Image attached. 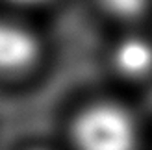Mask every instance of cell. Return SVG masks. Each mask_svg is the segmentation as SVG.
<instances>
[{
	"mask_svg": "<svg viewBox=\"0 0 152 150\" xmlns=\"http://www.w3.org/2000/svg\"><path fill=\"white\" fill-rule=\"evenodd\" d=\"M71 135L74 150H137L139 145L134 115L113 102L82 109L72 122Z\"/></svg>",
	"mask_w": 152,
	"mask_h": 150,
	"instance_id": "1",
	"label": "cell"
},
{
	"mask_svg": "<svg viewBox=\"0 0 152 150\" xmlns=\"http://www.w3.org/2000/svg\"><path fill=\"white\" fill-rule=\"evenodd\" d=\"M39 58V41L19 22L0 20V72L17 74L30 69Z\"/></svg>",
	"mask_w": 152,
	"mask_h": 150,
	"instance_id": "2",
	"label": "cell"
},
{
	"mask_svg": "<svg viewBox=\"0 0 152 150\" xmlns=\"http://www.w3.org/2000/svg\"><path fill=\"white\" fill-rule=\"evenodd\" d=\"M111 61L121 76L139 80L152 72V41L143 35L123 37L111 52Z\"/></svg>",
	"mask_w": 152,
	"mask_h": 150,
	"instance_id": "3",
	"label": "cell"
},
{
	"mask_svg": "<svg viewBox=\"0 0 152 150\" xmlns=\"http://www.w3.org/2000/svg\"><path fill=\"white\" fill-rule=\"evenodd\" d=\"M98 4L119 19H135L148 7L150 0H98Z\"/></svg>",
	"mask_w": 152,
	"mask_h": 150,
	"instance_id": "4",
	"label": "cell"
},
{
	"mask_svg": "<svg viewBox=\"0 0 152 150\" xmlns=\"http://www.w3.org/2000/svg\"><path fill=\"white\" fill-rule=\"evenodd\" d=\"M15 4H20V6H39V4H45L48 0H11Z\"/></svg>",
	"mask_w": 152,
	"mask_h": 150,
	"instance_id": "5",
	"label": "cell"
}]
</instances>
